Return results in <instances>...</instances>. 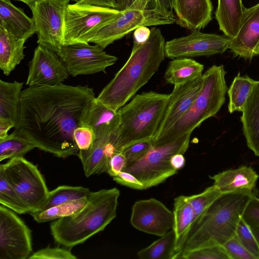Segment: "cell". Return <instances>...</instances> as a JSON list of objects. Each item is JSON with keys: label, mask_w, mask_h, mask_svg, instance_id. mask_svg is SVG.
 Returning a JSON list of instances; mask_svg holds the SVG:
<instances>
[{"label": "cell", "mask_w": 259, "mask_h": 259, "mask_svg": "<svg viewBox=\"0 0 259 259\" xmlns=\"http://www.w3.org/2000/svg\"><path fill=\"white\" fill-rule=\"evenodd\" d=\"M154 0H122V7L120 11L129 8L145 9L148 4Z\"/></svg>", "instance_id": "48"}, {"label": "cell", "mask_w": 259, "mask_h": 259, "mask_svg": "<svg viewBox=\"0 0 259 259\" xmlns=\"http://www.w3.org/2000/svg\"><path fill=\"white\" fill-rule=\"evenodd\" d=\"M23 82L0 80V119L18 125L20 97Z\"/></svg>", "instance_id": "28"}, {"label": "cell", "mask_w": 259, "mask_h": 259, "mask_svg": "<svg viewBox=\"0 0 259 259\" xmlns=\"http://www.w3.org/2000/svg\"><path fill=\"white\" fill-rule=\"evenodd\" d=\"M175 251L176 259L179 258L185 241L195 221V214L188 196L181 195L174 200Z\"/></svg>", "instance_id": "25"}, {"label": "cell", "mask_w": 259, "mask_h": 259, "mask_svg": "<svg viewBox=\"0 0 259 259\" xmlns=\"http://www.w3.org/2000/svg\"><path fill=\"white\" fill-rule=\"evenodd\" d=\"M31 231L14 211L0 205V259H26L32 254Z\"/></svg>", "instance_id": "12"}, {"label": "cell", "mask_w": 259, "mask_h": 259, "mask_svg": "<svg viewBox=\"0 0 259 259\" xmlns=\"http://www.w3.org/2000/svg\"><path fill=\"white\" fill-rule=\"evenodd\" d=\"M127 164V160L121 152L114 154L109 160L107 172L111 177L123 171Z\"/></svg>", "instance_id": "45"}, {"label": "cell", "mask_w": 259, "mask_h": 259, "mask_svg": "<svg viewBox=\"0 0 259 259\" xmlns=\"http://www.w3.org/2000/svg\"><path fill=\"white\" fill-rule=\"evenodd\" d=\"M26 41L0 25V69L5 75H9L24 58Z\"/></svg>", "instance_id": "26"}, {"label": "cell", "mask_w": 259, "mask_h": 259, "mask_svg": "<svg viewBox=\"0 0 259 259\" xmlns=\"http://www.w3.org/2000/svg\"><path fill=\"white\" fill-rule=\"evenodd\" d=\"M252 232L253 235L255 236L256 240L257 241V243L259 245V229H252Z\"/></svg>", "instance_id": "51"}, {"label": "cell", "mask_w": 259, "mask_h": 259, "mask_svg": "<svg viewBox=\"0 0 259 259\" xmlns=\"http://www.w3.org/2000/svg\"><path fill=\"white\" fill-rule=\"evenodd\" d=\"M230 37L223 35L193 30L188 35L165 43V56L174 59L209 56L222 54L229 49Z\"/></svg>", "instance_id": "14"}, {"label": "cell", "mask_w": 259, "mask_h": 259, "mask_svg": "<svg viewBox=\"0 0 259 259\" xmlns=\"http://www.w3.org/2000/svg\"><path fill=\"white\" fill-rule=\"evenodd\" d=\"M169 95L153 91L137 95L118 110L120 123L116 143L119 153L134 143L152 140L162 118Z\"/></svg>", "instance_id": "5"}, {"label": "cell", "mask_w": 259, "mask_h": 259, "mask_svg": "<svg viewBox=\"0 0 259 259\" xmlns=\"http://www.w3.org/2000/svg\"><path fill=\"white\" fill-rule=\"evenodd\" d=\"M112 178L114 181L122 185L137 190L145 189L143 184L129 172L121 171Z\"/></svg>", "instance_id": "44"}, {"label": "cell", "mask_w": 259, "mask_h": 259, "mask_svg": "<svg viewBox=\"0 0 259 259\" xmlns=\"http://www.w3.org/2000/svg\"><path fill=\"white\" fill-rule=\"evenodd\" d=\"M254 195L244 191L221 195L193 223L179 258L194 250L223 245L234 237L244 209Z\"/></svg>", "instance_id": "3"}, {"label": "cell", "mask_w": 259, "mask_h": 259, "mask_svg": "<svg viewBox=\"0 0 259 259\" xmlns=\"http://www.w3.org/2000/svg\"><path fill=\"white\" fill-rule=\"evenodd\" d=\"M175 234L173 229L137 253L140 259H176Z\"/></svg>", "instance_id": "32"}, {"label": "cell", "mask_w": 259, "mask_h": 259, "mask_svg": "<svg viewBox=\"0 0 259 259\" xmlns=\"http://www.w3.org/2000/svg\"><path fill=\"white\" fill-rule=\"evenodd\" d=\"M203 65L188 58L174 59L170 61L164 74L166 83L178 84L201 76Z\"/></svg>", "instance_id": "29"}, {"label": "cell", "mask_w": 259, "mask_h": 259, "mask_svg": "<svg viewBox=\"0 0 259 259\" xmlns=\"http://www.w3.org/2000/svg\"><path fill=\"white\" fill-rule=\"evenodd\" d=\"M118 133V127L108 134L94 139L91 147L88 151L79 152L78 157L87 178L107 172L109 160L117 153Z\"/></svg>", "instance_id": "19"}, {"label": "cell", "mask_w": 259, "mask_h": 259, "mask_svg": "<svg viewBox=\"0 0 259 259\" xmlns=\"http://www.w3.org/2000/svg\"><path fill=\"white\" fill-rule=\"evenodd\" d=\"M185 259H230L223 245H214L201 248L184 255Z\"/></svg>", "instance_id": "38"}, {"label": "cell", "mask_w": 259, "mask_h": 259, "mask_svg": "<svg viewBox=\"0 0 259 259\" xmlns=\"http://www.w3.org/2000/svg\"><path fill=\"white\" fill-rule=\"evenodd\" d=\"M229 49L234 56L251 60L259 55V3L245 8L239 30Z\"/></svg>", "instance_id": "18"}, {"label": "cell", "mask_w": 259, "mask_h": 259, "mask_svg": "<svg viewBox=\"0 0 259 259\" xmlns=\"http://www.w3.org/2000/svg\"><path fill=\"white\" fill-rule=\"evenodd\" d=\"M91 192L89 189L82 186H60L49 191L48 197L39 211L74 200L87 197Z\"/></svg>", "instance_id": "33"}, {"label": "cell", "mask_w": 259, "mask_h": 259, "mask_svg": "<svg viewBox=\"0 0 259 259\" xmlns=\"http://www.w3.org/2000/svg\"><path fill=\"white\" fill-rule=\"evenodd\" d=\"M119 123L118 111L109 108L95 97L89 101L84 109L80 126L91 128L96 139L112 132L119 126Z\"/></svg>", "instance_id": "21"}, {"label": "cell", "mask_w": 259, "mask_h": 259, "mask_svg": "<svg viewBox=\"0 0 259 259\" xmlns=\"http://www.w3.org/2000/svg\"><path fill=\"white\" fill-rule=\"evenodd\" d=\"M236 236L248 251L256 259H259V245L251 228L242 217L237 227Z\"/></svg>", "instance_id": "37"}, {"label": "cell", "mask_w": 259, "mask_h": 259, "mask_svg": "<svg viewBox=\"0 0 259 259\" xmlns=\"http://www.w3.org/2000/svg\"><path fill=\"white\" fill-rule=\"evenodd\" d=\"M69 248L50 247L41 249L32 253L30 259H76L77 257L71 251Z\"/></svg>", "instance_id": "39"}, {"label": "cell", "mask_w": 259, "mask_h": 259, "mask_svg": "<svg viewBox=\"0 0 259 259\" xmlns=\"http://www.w3.org/2000/svg\"><path fill=\"white\" fill-rule=\"evenodd\" d=\"M88 202V197H84L56 205L45 210L30 212L29 214L38 223L55 221L78 212L85 206Z\"/></svg>", "instance_id": "31"}, {"label": "cell", "mask_w": 259, "mask_h": 259, "mask_svg": "<svg viewBox=\"0 0 259 259\" xmlns=\"http://www.w3.org/2000/svg\"><path fill=\"white\" fill-rule=\"evenodd\" d=\"M26 84L29 87H54L68 78L67 68L56 52L38 45L28 64Z\"/></svg>", "instance_id": "15"}, {"label": "cell", "mask_w": 259, "mask_h": 259, "mask_svg": "<svg viewBox=\"0 0 259 259\" xmlns=\"http://www.w3.org/2000/svg\"><path fill=\"white\" fill-rule=\"evenodd\" d=\"M176 19L164 17L154 9L129 8L101 29L90 41L103 49L141 26L172 24Z\"/></svg>", "instance_id": "11"}, {"label": "cell", "mask_w": 259, "mask_h": 259, "mask_svg": "<svg viewBox=\"0 0 259 259\" xmlns=\"http://www.w3.org/2000/svg\"><path fill=\"white\" fill-rule=\"evenodd\" d=\"M0 174L25 203L29 213L40 210L49 191L36 165L24 157L14 158L0 165Z\"/></svg>", "instance_id": "8"}, {"label": "cell", "mask_w": 259, "mask_h": 259, "mask_svg": "<svg viewBox=\"0 0 259 259\" xmlns=\"http://www.w3.org/2000/svg\"><path fill=\"white\" fill-rule=\"evenodd\" d=\"M0 25L25 40L35 33L33 19L14 6L11 0H0Z\"/></svg>", "instance_id": "23"}, {"label": "cell", "mask_w": 259, "mask_h": 259, "mask_svg": "<svg viewBox=\"0 0 259 259\" xmlns=\"http://www.w3.org/2000/svg\"><path fill=\"white\" fill-rule=\"evenodd\" d=\"M120 191L116 188L91 192L88 204L78 212L50 225L55 241L72 248L104 230L116 217Z\"/></svg>", "instance_id": "4"}, {"label": "cell", "mask_w": 259, "mask_h": 259, "mask_svg": "<svg viewBox=\"0 0 259 259\" xmlns=\"http://www.w3.org/2000/svg\"><path fill=\"white\" fill-rule=\"evenodd\" d=\"M118 10L75 3L65 12L64 45L89 44L90 40L118 15Z\"/></svg>", "instance_id": "9"}, {"label": "cell", "mask_w": 259, "mask_h": 259, "mask_svg": "<svg viewBox=\"0 0 259 259\" xmlns=\"http://www.w3.org/2000/svg\"><path fill=\"white\" fill-rule=\"evenodd\" d=\"M152 145V140L141 141L127 146L121 153L125 157L127 163H131L142 158Z\"/></svg>", "instance_id": "40"}, {"label": "cell", "mask_w": 259, "mask_h": 259, "mask_svg": "<svg viewBox=\"0 0 259 259\" xmlns=\"http://www.w3.org/2000/svg\"><path fill=\"white\" fill-rule=\"evenodd\" d=\"M224 66L214 65L202 74V87L186 113L171 127L152 140L153 144L169 142L192 133L206 119L215 116L225 101L228 88Z\"/></svg>", "instance_id": "6"}, {"label": "cell", "mask_w": 259, "mask_h": 259, "mask_svg": "<svg viewBox=\"0 0 259 259\" xmlns=\"http://www.w3.org/2000/svg\"><path fill=\"white\" fill-rule=\"evenodd\" d=\"M256 82L247 75L241 76L238 73L227 91L229 98L228 111L230 113L242 111Z\"/></svg>", "instance_id": "30"}, {"label": "cell", "mask_w": 259, "mask_h": 259, "mask_svg": "<svg viewBox=\"0 0 259 259\" xmlns=\"http://www.w3.org/2000/svg\"><path fill=\"white\" fill-rule=\"evenodd\" d=\"M171 4L176 22L192 31L200 30L212 20L211 0H172Z\"/></svg>", "instance_id": "20"}, {"label": "cell", "mask_w": 259, "mask_h": 259, "mask_svg": "<svg viewBox=\"0 0 259 259\" xmlns=\"http://www.w3.org/2000/svg\"><path fill=\"white\" fill-rule=\"evenodd\" d=\"M35 147L24 138L13 132L0 139V161L24 157Z\"/></svg>", "instance_id": "34"}, {"label": "cell", "mask_w": 259, "mask_h": 259, "mask_svg": "<svg viewBox=\"0 0 259 259\" xmlns=\"http://www.w3.org/2000/svg\"><path fill=\"white\" fill-rule=\"evenodd\" d=\"M70 75H89L103 72L114 65L118 58L106 53L101 47L89 44L63 45L58 54Z\"/></svg>", "instance_id": "13"}, {"label": "cell", "mask_w": 259, "mask_h": 259, "mask_svg": "<svg viewBox=\"0 0 259 259\" xmlns=\"http://www.w3.org/2000/svg\"><path fill=\"white\" fill-rule=\"evenodd\" d=\"M76 3L80 4L108 7L119 11H120L122 7V0H78Z\"/></svg>", "instance_id": "46"}, {"label": "cell", "mask_w": 259, "mask_h": 259, "mask_svg": "<svg viewBox=\"0 0 259 259\" xmlns=\"http://www.w3.org/2000/svg\"><path fill=\"white\" fill-rule=\"evenodd\" d=\"M0 203L20 214L29 212L28 208L21 197L1 174Z\"/></svg>", "instance_id": "35"}, {"label": "cell", "mask_w": 259, "mask_h": 259, "mask_svg": "<svg viewBox=\"0 0 259 259\" xmlns=\"http://www.w3.org/2000/svg\"><path fill=\"white\" fill-rule=\"evenodd\" d=\"M170 163L172 167L178 171L184 166L185 158L183 154H176L171 157Z\"/></svg>", "instance_id": "49"}, {"label": "cell", "mask_w": 259, "mask_h": 259, "mask_svg": "<svg viewBox=\"0 0 259 259\" xmlns=\"http://www.w3.org/2000/svg\"><path fill=\"white\" fill-rule=\"evenodd\" d=\"M242 112L240 119L247 145L259 156V81L253 86Z\"/></svg>", "instance_id": "24"}, {"label": "cell", "mask_w": 259, "mask_h": 259, "mask_svg": "<svg viewBox=\"0 0 259 259\" xmlns=\"http://www.w3.org/2000/svg\"><path fill=\"white\" fill-rule=\"evenodd\" d=\"M130 222L140 231L161 237L173 229L174 214L155 198L140 200L132 207Z\"/></svg>", "instance_id": "16"}, {"label": "cell", "mask_w": 259, "mask_h": 259, "mask_svg": "<svg viewBox=\"0 0 259 259\" xmlns=\"http://www.w3.org/2000/svg\"><path fill=\"white\" fill-rule=\"evenodd\" d=\"M192 133L169 142L153 144L141 159L128 163L123 171L134 175L145 189L158 185L177 173L170 164L172 155L184 154L187 150Z\"/></svg>", "instance_id": "7"}, {"label": "cell", "mask_w": 259, "mask_h": 259, "mask_svg": "<svg viewBox=\"0 0 259 259\" xmlns=\"http://www.w3.org/2000/svg\"><path fill=\"white\" fill-rule=\"evenodd\" d=\"M223 246L230 259H256L240 242L236 235Z\"/></svg>", "instance_id": "41"}, {"label": "cell", "mask_w": 259, "mask_h": 259, "mask_svg": "<svg viewBox=\"0 0 259 259\" xmlns=\"http://www.w3.org/2000/svg\"><path fill=\"white\" fill-rule=\"evenodd\" d=\"M209 177L222 193L238 191L255 193L259 176L251 166L242 165Z\"/></svg>", "instance_id": "22"}, {"label": "cell", "mask_w": 259, "mask_h": 259, "mask_svg": "<svg viewBox=\"0 0 259 259\" xmlns=\"http://www.w3.org/2000/svg\"><path fill=\"white\" fill-rule=\"evenodd\" d=\"M222 194L218 188L213 185L199 194L188 196L195 214L194 222L198 220L208 206Z\"/></svg>", "instance_id": "36"}, {"label": "cell", "mask_w": 259, "mask_h": 259, "mask_svg": "<svg viewBox=\"0 0 259 259\" xmlns=\"http://www.w3.org/2000/svg\"><path fill=\"white\" fill-rule=\"evenodd\" d=\"M245 8L242 0H218L215 18L224 34L230 38L237 35Z\"/></svg>", "instance_id": "27"}, {"label": "cell", "mask_w": 259, "mask_h": 259, "mask_svg": "<svg viewBox=\"0 0 259 259\" xmlns=\"http://www.w3.org/2000/svg\"><path fill=\"white\" fill-rule=\"evenodd\" d=\"M73 136L79 152L88 151L91 147L95 139V135L92 130L83 125L75 128Z\"/></svg>", "instance_id": "42"}, {"label": "cell", "mask_w": 259, "mask_h": 259, "mask_svg": "<svg viewBox=\"0 0 259 259\" xmlns=\"http://www.w3.org/2000/svg\"><path fill=\"white\" fill-rule=\"evenodd\" d=\"M70 0H36L27 5L32 14L37 43L59 53L64 45L65 16Z\"/></svg>", "instance_id": "10"}, {"label": "cell", "mask_w": 259, "mask_h": 259, "mask_svg": "<svg viewBox=\"0 0 259 259\" xmlns=\"http://www.w3.org/2000/svg\"><path fill=\"white\" fill-rule=\"evenodd\" d=\"M95 97L93 89L87 85L29 87L22 91L18 125L13 133L58 157L78 156L74 132Z\"/></svg>", "instance_id": "1"}, {"label": "cell", "mask_w": 259, "mask_h": 259, "mask_svg": "<svg viewBox=\"0 0 259 259\" xmlns=\"http://www.w3.org/2000/svg\"><path fill=\"white\" fill-rule=\"evenodd\" d=\"M13 127H15L14 124L7 120L0 119V139L7 137L8 132Z\"/></svg>", "instance_id": "50"}, {"label": "cell", "mask_w": 259, "mask_h": 259, "mask_svg": "<svg viewBox=\"0 0 259 259\" xmlns=\"http://www.w3.org/2000/svg\"><path fill=\"white\" fill-rule=\"evenodd\" d=\"M242 218L252 229H259V198L252 196L247 204Z\"/></svg>", "instance_id": "43"}, {"label": "cell", "mask_w": 259, "mask_h": 259, "mask_svg": "<svg viewBox=\"0 0 259 259\" xmlns=\"http://www.w3.org/2000/svg\"><path fill=\"white\" fill-rule=\"evenodd\" d=\"M151 29L147 26H141L135 30L134 33V42L143 44L149 38Z\"/></svg>", "instance_id": "47"}, {"label": "cell", "mask_w": 259, "mask_h": 259, "mask_svg": "<svg viewBox=\"0 0 259 259\" xmlns=\"http://www.w3.org/2000/svg\"><path fill=\"white\" fill-rule=\"evenodd\" d=\"M165 43L161 30L156 27L151 29L145 42H134L130 57L97 100L115 111L125 105L158 70L165 57Z\"/></svg>", "instance_id": "2"}, {"label": "cell", "mask_w": 259, "mask_h": 259, "mask_svg": "<svg viewBox=\"0 0 259 259\" xmlns=\"http://www.w3.org/2000/svg\"><path fill=\"white\" fill-rule=\"evenodd\" d=\"M202 84V75L186 82L174 85L154 138L167 131L186 113L201 91Z\"/></svg>", "instance_id": "17"}]
</instances>
